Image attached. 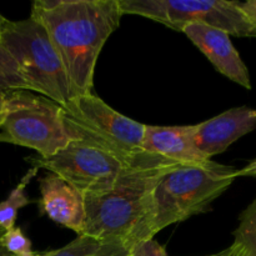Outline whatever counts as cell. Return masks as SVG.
I'll return each mask as SVG.
<instances>
[{"label": "cell", "instance_id": "6da1fadb", "mask_svg": "<svg viewBox=\"0 0 256 256\" xmlns=\"http://www.w3.org/2000/svg\"><path fill=\"white\" fill-rule=\"evenodd\" d=\"M30 16L46 30L74 96L92 92L98 58L122 16L119 0H36Z\"/></svg>", "mask_w": 256, "mask_h": 256}, {"label": "cell", "instance_id": "7a4b0ae2", "mask_svg": "<svg viewBox=\"0 0 256 256\" xmlns=\"http://www.w3.org/2000/svg\"><path fill=\"white\" fill-rule=\"evenodd\" d=\"M176 165L179 164L144 152L112 190L85 199L82 235L122 242L130 248L152 239L150 225L154 189L162 175Z\"/></svg>", "mask_w": 256, "mask_h": 256}, {"label": "cell", "instance_id": "3957f363", "mask_svg": "<svg viewBox=\"0 0 256 256\" xmlns=\"http://www.w3.org/2000/svg\"><path fill=\"white\" fill-rule=\"evenodd\" d=\"M232 166L210 160L205 165H176L168 170L154 189L150 236L169 225L208 212L234 182Z\"/></svg>", "mask_w": 256, "mask_h": 256}, {"label": "cell", "instance_id": "277c9868", "mask_svg": "<svg viewBox=\"0 0 256 256\" xmlns=\"http://www.w3.org/2000/svg\"><path fill=\"white\" fill-rule=\"evenodd\" d=\"M0 42L19 65L32 92L60 106L74 98L59 54L46 30L34 18L5 22Z\"/></svg>", "mask_w": 256, "mask_h": 256}, {"label": "cell", "instance_id": "5b68a950", "mask_svg": "<svg viewBox=\"0 0 256 256\" xmlns=\"http://www.w3.org/2000/svg\"><path fill=\"white\" fill-rule=\"evenodd\" d=\"M62 115L72 140L90 142L125 160L144 152L145 125L118 112L92 92L69 100Z\"/></svg>", "mask_w": 256, "mask_h": 256}, {"label": "cell", "instance_id": "8992f818", "mask_svg": "<svg viewBox=\"0 0 256 256\" xmlns=\"http://www.w3.org/2000/svg\"><path fill=\"white\" fill-rule=\"evenodd\" d=\"M0 142L29 148L40 158H50L70 142L62 106L28 90L5 92Z\"/></svg>", "mask_w": 256, "mask_h": 256}, {"label": "cell", "instance_id": "52a82bcc", "mask_svg": "<svg viewBox=\"0 0 256 256\" xmlns=\"http://www.w3.org/2000/svg\"><path fill=\"white\" fill-rule=\"evenodd\" d=\"M122 15L132 14L164 24L176 32L192 22L215 28L238 38H256V24L239 2L229 0H119Z\"/></svg>", "mask_w": 256, "mask_h": 256}, {"label": "cell", "instance_id": "ba28073f", "mask_svg": "<svg viewBox=\"0 0 256 256\" xmlns=\"http://www.w3.org/2000/svg\"><path fill=\"white\" fill-rule=\"evenodd\" d=\"M142 154L132 160H125L90 142L72 140L52 156H32L28 160L36 169H45L64 179L84 199H89L112 190L118 179Z\"/></svg>", "mask_w": 256, "mask_h": 256}, {"label": "cell", "instance_id": "9c48e42d", "mask_svg": "<svg viewBox=\"0 0 256 256\" xmlns=\"http://www.w3.org/2000/svg\"><path fill=\"white\" fill-rule=\"evenodd\" d=\"M256 129V110L249 106L232 108L218 116L192 125V140L199 152L212 160L232 144Z\"/></svg>", "mask_w": 256, "mask_h": 256}, {"label": "cell", "instance_id": "30bf717a", "mask_svg": "<svg viewBox=\"0 0 256 256\" xmlns=\"http://www.w3.org/2000/svg\"><path fill=\"white\" fill-rule=\"evenodd\" d=\"M182 32L208 58L220 74L245 89H252L248 66L226 32L198 22L185 25Z\"/></svg>", "mask_w": 256, "mask_h": 256}, {"label": "cell", "instance_id": "8fae6325", "mask_svg": "<svg viewBox=\"0 0 256 256\" xmlns=\"http://www.w3.org/2000/svg\"><path fill=\"white\" fill-rule=\"evenodd\" d=\"M39 206L42 215L82 235L85 220V199L74 186L58 175L48 172L39 179Z\"/></svg>", "mask_w": 256, "mask_h": 256}, {"label": "cell", "instance_id": "7c38bea8", "mask_svg": "<svg viewBox=\"0 0 256 256\" xmlns=\"http://www.w3.org/2000/svg\"><path fill=\"white\" fill-rule=\"evenodd\" d=\"M142 150L180 165H205L210 162L195 146L192 140V125H145Z\"/></svg>", "mask_w": 256, "mask_h": 256}, {"label": "cell", "instance_id": "4fadbf2b", "mask_svg": "<svg viewBox=\"0 0 256 256\" xmlns=\"http://www.w3.org/2000/svg\"><path fill=\"white\" fill-rule=\"evenodd\" d=\"M130 252L132 248L122 242L80 235L65 246L39 256H130Z\"/></svg>", "mask_w": 256, "mask_h": 256}, {"label": "cell", "instance_id": "5bb4252c", "mask_svg": "<svg viewBox=\"0 0 256 256\" xmlns=\"http://www.w3.org/2000/svg\"><path fill=\"white\" fill-rule=\"evenodd\" d=\"M38 172H39V169L34 166L28 170V172L22 178L19 184L10 192L9 196L4 202H0V232H2L14 228L18 212L32 202V200L25 194V190H26V186L30 184V182L36 176Z\"/></svg>", "mask_w": 256, "mask_h": 256}, {"label": "cell", "instance_id": "9a60e30c", "mask_svg": "<svg viewBox=\"0 0 256 256\" xmlns=\"http://www.w3.org/2000/svg\"><path fill=\"white\" fill-rule=\"evenodd\" d=\"M16 90L32 92L18 62L0 42V92H9Z\"/></svg>", "mask_w": 256, "mask_h": 256}, {"label": "cell", "instance_id": "2e32d148", "mask_svg": "<svg viewBox=\"0 0 256 256\" xmlns=\"http://www.w3.org/2000/svg\"><path fill=\"white\" fill-rule=\"evenodd\" d=\"M239 226L234 232V244L250 256H256V199L240 215Z\"/></svg>", "mask_w": 256, "mask_h": 256}, {"label": "cell", "instance_id": "e0dca14e", "mask_svg": "<svg viewBox=\"0 0 256 256\" xmlns=\"http://www.w3.org/2000/svg\"><path fill=\"white\" fill-rule=\"evenodd\" d=\"M0 244L12 256H38V252H32V242L25 236L20 228H12L10 230L0 234Z\"/></svg>", "mask_w": 256, "mask_h": 256}, {"label": "cell", "instance_id": "ac0fdd59", "mask_svg": "<svg viewBox=\"0 0 256 256\" xmlns=\"http://www.w3.org/2000/svg\"><path fill=\"white\" fill-rule=\"evenodd\" d=\"M130 256H168L166 250L154 239L144 240L132 248Z\"/></svg>", "mask_w": 256, "mask_h": 256}, {"label": "cell", "instance_id": "d6986e66", "mask_svg": "<svg viewBox=\"0 0 256 256\" xmlns=\"http://www.w3.org/2000/svg\"><path fill=\"white\" fill-rule=\"evenodd\" d=\"M240 9L244 12V14L256 24V0H248V2H239Z\"/></svg>", "mask_w": 256, "mask_h": 256}, {"label": "cell", "instance_id": "ffe728a7", "mask_svg": "<svg viewBox=\"0 0 256 256\" xmlns=\"http://www.w3.org/2000/svg\"><path fill=\"white\" fill-rule=\"evenodd\" d=\"M242 176H252L256 179V159L250 162L246 166H244L242 169L236 170L235 172V178H242Z\"/></svg>", "mask_w": 256, "mask_h": 256}, {"label": "cell", "instance_id": "44dd1931", "mask_svg": "<svg viewBox=\"0 0 256 256\" xmlns=\"http://www.w3.org/2000/svg\"><path fill=\"white\" fill-rule=\"evenodd\" d=\"M224 256H250V255L248 254L242 246H239V245L232 242V246L228 248L226 250H224Z\"/></svg>", "mask_w": 256, "mask_h": 256}, {"label": "cell", "instance_id": "7402d4cb", "mask_svg": "<svg viewBox=\"0 0 256 256\" xmlns=\"http://www.w3.org/2000/svg\"><path fill=\"white\" fill-rule=\"evenodd\" d=\"M4 98H5V92H0V125H2V112H4Z\"/></svg>", "mask_w": 256, "mask_h": 256}, {"label": "cell", "instance_id": "603a6c76", "mask_svg": "<svg viewBox=\"0 0 256 256\" xmlns=\"http://www.w3.org/2000/svg\"><path fill=\"white\" fill-rule=\"evenodd\" d=\"M0 234H2V232H0ZM0 256H12V255H10L9 252H8L4 248H2V245L0 244Z\"/></svg>", "mask_w": 256, "mask_h": 256}, {"label": "cell", "instance_id": "cb8c5ba5", "mask_svg": "<svg viewBox=\"0 0 256 256\" xmlns=\"http://www.w3.org/2000/svg\"><path fill=\"white\" fill-rule=\"evenodd\" d=\"M5 22H6V19L0 14V36H2V26H4Z\"/></svg>", "mask_w": 256, "mask_h": 256}, {"label": "cell", "instance_id": "d4e9b609", "mask_svg": "<svg viewBox=\"0 0 256 256\" xmlns=\"http://www.w3.org/2000/svg\"><path fill=\"white\" fill-rule=\"evenodd\" d=\"M209 256H224V252H219V254H215V255H209Z\"/></svg>", "mask_w": 256, "mask_h": 256}, {"label": "cell", "instance_id": "484cf974", "mask_svg": "<svg viewBox=\"0 0 256 256\" xmlns=\"http://www.w3.org/2000/svg\"><path fill=\"white\" fill-rule=\"evenodd\" d=\"M38 256H39V255H38Z\"/></svg>", "mask_w": 256, "mask_h": 256}, {"label": "cell", "instance_id": "4316f807", "mask_svg": "<svg viewBox=\"0 0 256 256\" xmlns=\"http://www.w3.org/2000/svg\"></svg>", "mask_w": 256, "mask_h": 256}]
</instances>
